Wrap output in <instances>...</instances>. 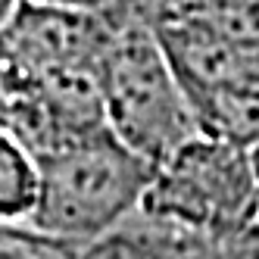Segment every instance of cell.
Instances as JSON below:
<instances>
[{
    "label": "cell",
    "instance_id": "5b68a950",
    "mask_svg": "<svg viewBox=\"0 0 259 259\" xmlns=\"http://www.w3.org/2000/svg\"><path fill=\"white\" fill-rule=\"evenodd\" d=\"M194 234L175 231L141 209L119 231L81 250V259H188Z\"/></svg>",
    "mask_w": 259,
    "mask_h": 259
},
{
    "label": "cell",
    "instance_id": "8992f818",
    "mask_svg": "<svg viewBox=\"0 0 259 259\" xmlns=\"http://www.w3.org/2000/svg\"><path fill=\"white\" fill-rule=\"evenodd\" d=\"M38 203V159L0 128V222H28Z\"/></svg>",
    "mask_w": 259,
    "mask_h": 259
},
{
    "label": "cell",
    "instance_id": "30bf717a",
    "mask_svg": "<svg viewBox=\"0 0 259 259\" xmlns=\"http://www.w3.org/2000/svg\"><path fill=\"white\" fill-rule=\"evenodd\" d=\"M19 7H22V0H0V31L10 25V19L16 16Z\"/></svg>",
    "mask_w": 259,
    "mask_h": 259
},
{
    "label": "cell",
    "instance_id": "9c48e42d",
    "mask_svg": "<svg viewBox=\"0 0 259 259\" xmlns=\"http://www.w3.org/2000/svg\"><path fill=\"white\" fill-rule=\"evenodd\" d=\"M47 7H60V10H75V13H106L122 0H41Z\"/></svg>",
    "mask_w": 259,
    "mask_h": 259
},
{
    "label": "cell",
    "instance_id": "8fae6325",
    "mask_svg": "<svg viewBox=\"0 0 259 259\" xmlns=\"http://www.w3.org/2000/svg\"><path fill=\"white\" fill-rule=\"evenodd\" d=\"M250 156H253V172H256V184H259V141L250 147Z\"/></svg>",
    "mask_w": 259,
    "mask_h": 259
},
{
    "label": "cell",
    "instance_id": "52a82bcc",
    "mask_svg": "<svg viewBox=\"0 0 259 259\" xmlns=\"http://www.w3.org/2000/svg\"><path fill=\"white\" fill-rule=\"evenodd\" d=\"M0 259H81V250L28 222H0Z\"/></svg>",
    "mask_w": 259,
    "mask_h": 259
},
{
    "label": "cell",
    "instance_id": "277c9868",
    "mask_svg": "<svg viewBox=\"0 0 259 259\" xmlns=\"http://www.w3.org/2000/svg\"><path fill=\"white\" fill-rule=\"evenodd\" d=\"M150 25L197 31L234 50L259 53V0H135Z\"/></svg>",
    "mask_w": 259,
    "mask_h": 259
},
{
    "label": "cell",
    "instance_id": "ba28073f",
    "mask_svg": "<svg viewBox=\"0 0 259 259\" xmlns=\"http://www.w3.org/2000/svg\"><path fill=\"white\" fill-rule=\"evenodd\" d=\"M188 259H259V219L228 234L194 237Z\"/></svg>",
    "mask_w": 259,
    "mask_h": 259
},
{
    "label": "cell",
    "instance_id": "7a4b0ae2",
    "mask_svg": "<svg viewBox=\"0 0 259 259\" xmlns=\"http://www.w3.org/2000/svg\"><path fill=\"white\" fill-rule=\"evenodd\" d=\"M34 159L38 203L28 225L78 250L119 231L144 206L156 175V165L113 132L34 153Z\"/></svg>",
    "mask_w": 259,
    "mask_h": 259
},
{
    "label": "cell",
    "instance_id": "3957f363",
    "mask_svg": "<svg viewBox=\"0 0 259 259\" xmlns=\"http://www.w3.org/2000/svg\"><path fill=\"white\" fill-rule=\"evenodd\" d=\"M141 212L194 237L228 234L256 222L259 184L250 147L200 135L156 169Z\"/></svg>",
    "mask_w": 259,
    "mask_h": 259
},
{
    "label": "cell",
    "instance_id": "6da1fadb",
    "mask_svg": "<svg viewBox=\"0 0 259 259\" xmlns=\"http://www.w3.org/2000/svg\"><path fill=\"white\" fill-rule=\"evenodd\" d=\"M106 16L109 34L97 63L106 128L159 169L203 135L197 109L169 50L135 0H122Z\"/></svg>",
    "mask_w": 259,
    "mask_h": 259
}]
</instances>
